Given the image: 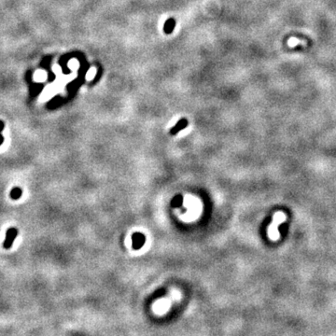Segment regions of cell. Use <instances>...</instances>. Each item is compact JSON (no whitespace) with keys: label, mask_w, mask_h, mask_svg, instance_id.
Wrapping results in <instances>:
<instances>
[{"label":"cell","mask_w":336,"mask_h":336,"mask_svg":"<svg viewBox=\"0 0 336 336\" xmlns=\"http://www.w3.org/2000/svg\"><path fill=\"white\" fill-rule=\"evenodd\" d=\"M176 26V22L174 19H169L167 20L164 23V26H163V31L166 33V34H170L173 32L174 28Z\"/></svg>","instance_id":"obj_5"},{"label":"cell","mask_w":336,"mask_h":336,"mask_svg":"<svg viewBox=\"0 0 336 336\" xmlns=\"http://www.w3.org/2000/svg\"><path fill=\"white\" fill-rule=\"evenodd\" d=\"M22 194H23V191H22V189H21V188H19V187H15V188H13V189L11 190V191H10V197H11V199H13V200H18V199H20V197L22 196Z\"/></svg>","instance_id":"obj_6"},{"label":"cell","mask_w":336,"mask_h":336,"mask_svg":"<svg viewBox=\"0 0 336 336\" xmlns=\"http://www.w3.org/2000/svg\"><path fill=\"white\" fill-rule=\"evenodd\" d=\"M3 141H4V137H3L2 134H1V133H0V146L3 144Z\"/></svg>","instance_id":"obj_7"},{"label":"cell","mask_w":336,"mask_h":336,"mask_svg":"<svg viewBox=\"0 0 336 336\" xmlns=\"http://www.w3.org/2000/svg\"><path fill=\"white\" fill-rule=\"evenodd\" d=\"M17 235H18V230L16 228H10L7 231V232H6V239H5L4 244H3L4 248L9 249V248H11V246L13 244V241L17 237Z\"/></svg>","instance_id":"obj_2"},{"label":"cell","mask_w":336,"mask_h":336,"mask_svg":"<svg viewBox=\"0 0 336 336\" xmlns=\"http://www.w3.org/2000/svg\"><path fill=\"white\" fill-rule=\"evenodd\" d=\"M285 219H286L285 214H283L281 212H279V213H277V214L275 215L274 222H273L272 226L270 227V229H269V235H270L272 239L276 240V239L278 238L279 234H278V232H277V227H278V225L281 222H283L285 220Z\"/></svg>","instance_id":"obj_1"},{"label":"cell","mask_w":336,"mask_h":336,"mask_svg":"<svg viewBox=\"0 0 336 336\" xmlns=\"http://www.w3.org/2000/svg\"><path fill=\"white\" fill-rule=\"evenodd\" d=\"M188 121L186 119H181L170 131V133L173 134V136H175V134H177L179 131L183 130L184 128H186L188 126Z\"/></svg>","instance_id":"obj_4"},{"label":"cell","mask_w":336,"mask_h":336,"mask_svg":"<svg viewBox=\"0 0 336 336\" xmlns=\"http://www.w3.org/2000/svg\"><path fill=\"white\" fill-rule=\"evenodd\" d=\"M3 129H4V123L1 121H0V133L3 131Z\"/></svg>","instance_id":"obj_8"},{"label":"cell","mask_w":336,"mask_h":336,"mask_svg":"<svg viewBox=\"0 0 336 336\" xmlns=\"http://www.w3.org/2000/svg\"><path fill=\"white\" fill-rule=\"evenodd\" d=\"M145 243V236L140 232H136L133 235V248L134 249H139Z\"/></svg>","instance_id":"obj_3"}]
</instances>
